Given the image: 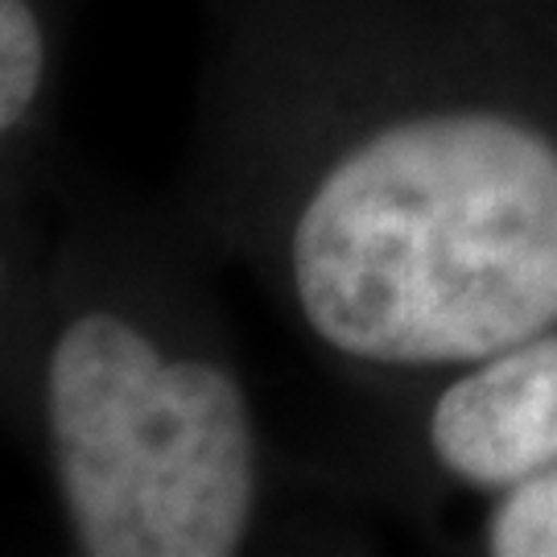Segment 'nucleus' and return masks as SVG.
<instances>
[{"label": "nucleus", "instance_id": "f257e3e1", "mask_svg": "<svg viewBox=\"0 0 557 557\" xmlns=\"http://www.w3.org/2000/svg\"><path fill=\"white\" fill-rule=\"evenodd\" d=\"M306 322L393 368L479 363L557 322V145L496 112L397 120L294 227Z\"/></svg>", "mask_w": 557, "mask_h": 557}, {"label": "nucleus", "instance_id": "f03ea898", "mask_svg": "<svg viewBox=\"0 0 557 557\" xmlns=\"http://www.w3.org/2000/svg\"><path fill=\"white\" fill-rule=\"evenodd\" d=\"M46 430L87 557H232L248 537L257 455L248 397L207 359H165L112 310L62 326Z\"/></svg>", "mask_w": 557, "mask_h": 557}, {"label": "nucleus", "instance_id": "7ed1b4c3", "mask_svg": "<svg viewBox=\"0 0 557 557\" xmlns=\"http://www.w3.org/2000/svg\"><path fill=\"white\" fill-rule=\"evenodd\" d=\"M438 462L475 487H517L557 467V335L479 359L430 418Z\"/></svg>", "mask_w": 557, "mask_h": 557}, {"label": "nucleus", "instance_id": "20e7f679", "mask_svg": "<svg viewBox=\"0 0 557 557\" xmlns=\"http://www.w3.org/2000/svg\"><path fill=\"white\" fill-rule=\"evenodd\" d=\"M46 79V34L29 0H0V128H17Z\"/></svg>", "mask_w": 557, "mask_h": 557}, {"label": "nucleus", "instance_id": "39448f33", "mask_svg": "<svg viewBox=\"0 0 557 557\" xmlns=\"http://www.w3.org/2000/svg\"><path fill=\"white\" fill-rule=\"evenodd\" d=\"M487 554L557 557V471L520 479L487 520Z\"/></svg>", "mask_w": 557, "mask_h": 557}]
</instances>
